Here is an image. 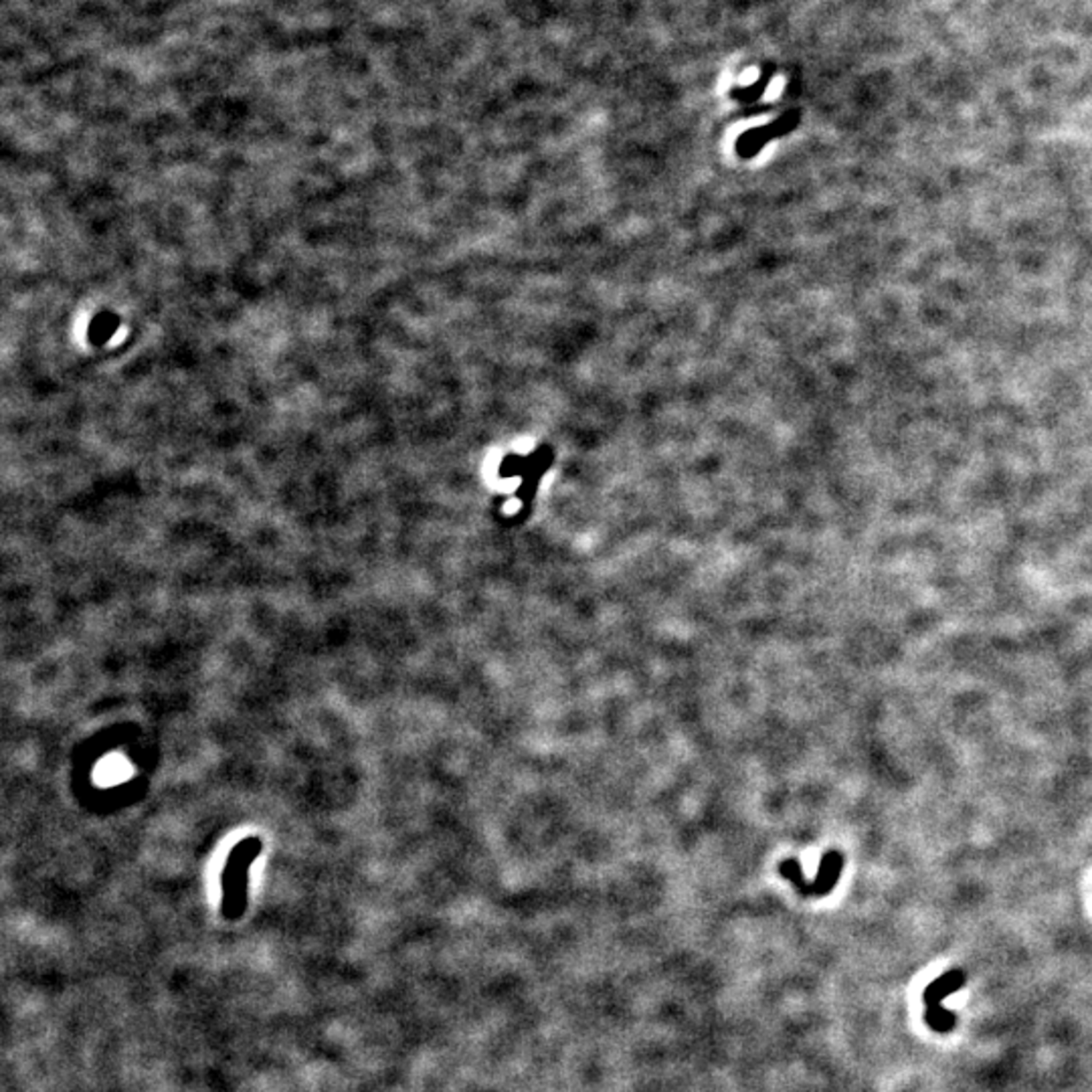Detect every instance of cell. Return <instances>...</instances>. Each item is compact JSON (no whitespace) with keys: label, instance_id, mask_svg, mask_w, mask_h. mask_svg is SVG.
<instances>
[{"label":"cell","instance_id":"1","mask_svg":"<svg viewBox=\"0 0 1092 1092\" xmlns=\"http://www.w3.org/2000/svg\"><path fill=\"white\" fill-rule=\"evenodd\" d=\"M844 870V856L839 852H828L822 858L819 870L814 882H809V896H825L830 894L833 886L838 885L839 874Z\"/></svg>","mask_w":1092,"mask_h":1092},{"label":"cell","instance_id":"2","mask_svg":"<svg viewBox=\"0 0 1092 1092\" xmlns=\"http://www.w3.org/2000/svg\"><path fill=\"white\" fill-rule=\"evenodd\" d=\"M965 981H967V975L963 973L961 969H951V971L937 977V979L929 983L926 989L923 991L924 1005H940L943 1000H947V997L963 989Z\"/></svg>","mask_w":1092,"mask_h":1092},{"label":"cell","instance_id":"3","mask_svg":"<svg viewBox=\"0 0 1092 1092\" xmlns=\"http://www.w3.org/2000/svg\"><path fill=\"white\" fill-rule=\"evenodd\" d=\"M924 1022L926 1026L931 1027V1030H935L939 1034H949L955 1026H957V1016L949 1011L947 1008H943V1003L940 1005H926L924 1010Z\"/></svg>","mask_w":1092,"mask_h":1092}]
</instances>
